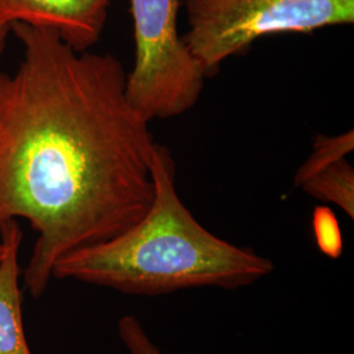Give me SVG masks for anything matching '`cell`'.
<instances>
[{"label":"cell","mask_w":354,"mask_h":354,"mask_svg":"<svg viewBox=\"0 0 354 354\" xmlns=\"http://www.w3.org/2000/svg\"><path fill=\"white\" fill-rule=\"evenodd\" d=\"M10 33L23 59L0 71V230L21 218L37 232L23 279L39 298L59 259L149 212L156 142L117 57L76 51L46 28Z\"/></svg>","instance_id":"obj_1"},{"label":"cell","mask_w":354,"mask_h":354,"mask_svg":"<svg viewBox=\"0 0 354 354\" xmlns=\"http://www.w3.org/2000/svg\"><path fill=\"white\" fill-rule=\"evenodd\" d=\"M151 172L155 194L143 218L109 241L59 259L53 279L155 297L201 288L238 290L274 272L270 259L216 236L190 213L177 194L176 165L163 145L155 146Z\"/></svg>","instance_id":"obj_2"},{"label":"cell","mask_w":354,"mask_h":354,"mask_svg":"<svg viewBox=\"0 0 354 354\" xmlns=\"http://www.w3.org/2000/svg\"><path fill=\"white\" fill-rule=\"evenodd\" d=\"M183 36L206 76L259 38L354 23V0H184Z\"/></svg>","instance_id":"obj_3"},{"label":"cell","mask_w":354,"mask_h":354,"mask_svg":"<svg viewBox=\"0 0 354 354\" xmlns=\"http://www.w3.org/2000/svg\"><path fill=\"white\" fill-rule=\"evenodd\" d=\"M178 8L180 0H130L136 61L127 93L149 122L188 112L207 77L178 33Z\"/></svg>","instance_id":"obj_4"},{"label":"cell","mask_w":354,"mask_h":354,"mask_svg":"<svg viewBox=\"0 0 354 354\" xmlns=\"http://www.w3.org/2000/svg\"><path fill=\"white\" fill-rule=\"evenodd\" d=\"M112 0H0V28L26 24L55 30L76 51L102 37Z\"/></svg>","instance_id":"obj_5"},{"label":"cell","mask_w":354,"mask_h":354,"mask_svg":"<svg viewBox=\"0 0 354 354\" xmlns=\"http://www.w3.org/2000/svg\"><path fill=\"white\" fill-rule=\"evenodd\" d=\"M354 149V131L317 136L313 152L294 177V185L323 203L339 206L354 218V169L346 160Z\"/></svg>","instance_id":"obj_6"},{"label":"cell","mask_w":354,"mask_h":354,"mask_svg":"<svg viewBox=\"0 0 354 354\" xmlns=\"http://www.w3.org/2000/svg\"><path fill=\"white\" fill-rule=\"evenodd\" d=\"M0 241L4 244L0 259V354H32L23 320V272L19 260L23 231L17 221L1 227Z\"/></svg>","instance_id":"obj_7"},{"label":"cell","mask_w":354,"mask_h":354,"mask_svg":"<svg viewBox=\"0 0 354 354\" xmlns=\"http://www.w3.org/2000/svg\"><path fill=\"white\" fill-rule=\"evenodd\" d=\"M117 335L129 354H165L134 315H124L117 322Z\"/></svg>","instance_id":"obj_8"},{"label":"cell","mask_w":354,"mask_h":354,"mask_svg":"<svg viewBox=\"0 0 354 354\" xmlns=\"http://www.w3.org/2000/svg\"><path fill=\"white\" fill-rule=\"evenodd\" d=\"M314 231L319 248L330 257L337 259L342 254V234L335 216L327 209L315 212Z\"/></svg>","instance_id":"obj_9"},{"label":"cell","mask_w":354,"mask_h":354,"mask_svg":"<svg viewBox=\"0 0 354 354\" xmlns=\"http://www.w3.org/2000/svg\"><path fill=\"white\" fill-rule=\"evenodd\" d=\"M10 28H0V64H1V58L6 50V45H7V39L10 36Z\"/></svg>","instance_id":"obj_10"},{"label":"cell","mask_w":354,"mask_h":354,"mask_svg":"<svg viewBox=\"0 0 354 354\" xmlns=\"http://www.w3.org/2000/svg\"><path fill=\"white\" fill-rule=\"evenodd\" d=\"M3 253H4V244H3V241H0V259H1Z\"/></svg>","instance_id":"obj_11"}]
</instances>
